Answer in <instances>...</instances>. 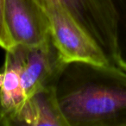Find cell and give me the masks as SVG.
Segmentation results:
<instances>
[{"label": "cell", "instance_id": "7a4b0ae2", "mask_svg": "<svg viewBox=\"0 0 126 126\" xmlns=\"http://www.w3.org/2000/svg\"><path fill=\"white\" fill-rule=\"evenodd\" d=\"M66 64L51 36L38 45L16 44L5 50L0 67V126L29 97L55 86Z\"/></svg>", "mask_w": 126, "mask_h": 126}, {"label": "cell", "instance_id": "3957f363", "mask_svg": "<svg viewBox=\"0 0 126 126\" xmlns=\"http://www.w3.org/2000/svg\"><path fill=\"white\" fill-rule=\"evenodd\" d=\"M39 2L47 15L53 42L65 62L110 64L97 42L59 0H39Z\"/></svg>", "mask_w": 126, "mask_h": 126}, {"label": "cell", "instance_id": "52a82bcc", "mask_svg": "<svg viewBox=\"0 0 126 126\" xmlns=\"http://www.w3.org/2000/svg\"><path fill=\"white\" fill-rule=\"evenodd\" d=\"M118 14L119 42L122 57L126 61V0H114Z\"/></svg>", "mask_w": 126, "mask_h": 126}, {"label": "cell", "instance_id": "9c48e42d", "mask_svg": "<svg viewBox=\"0 0 126 126\" xmlns=\"http://www.w3.org/2000/svg\"><path fill=\"white\" fill-rule=\"evenodd\" d=\"M0 124H1V112H0Z\"/></svg>", "mask_w": 126, "mask_h": 126}, {"label": "cell", "instance_id": "277c9868", "mask_svg": "<svg viewBox=\"0 0 126 126\" xmlns=\"http://www.w3.org/2000/svg\"><path fill=\"white\" fill-rule=\"evenodd\" d=\"M97 42L110 64L124 61L119 42L118 14L114 0H59Z\"/></svg>", "mask_w": 126, "mask_h": 126}, {"label": "cell", "instance_id": "6da1fadb", "mask_svg": "<svg viewBox=\"0 0 126 126\" xmlns=\"http://www.w3.org/2000/svg\"><path fill=\"white\" fill-rule=\"evenodd\" d=\"M67 126H126V61L67 63L55 86Z\"/></svg>", "mask_w": 126, "mask_h": 126}, {"label": "cell", "instance_id": "ba28073f", "mask_svg": "<svg viewBox=\"0 0 126 126\" xmlns=\"http://www.w3.org/2000/svg\"><path fill=\"white\" fill-rule=\"evenodd\" d=\"M4 0H0V47L7 50L13 46L4 22Z\"/></svg>", "mask_w": 126, "mask_h": 126}, {"label": "cell", "instance_id": "5b68a950", "mask_svg": "<svg viewBox=\"0 0 126 126\" xmlns=\"http://www.w3.org/2000/svg\"><path fill=\"white\" fill-rule=\"evenodd\" d=\"M4 13L13 45H38L51 36L48 20L39 0H4Z\"/></svg>", "mask_w": 126, "mask_h": 126}, {"label": "cell", "instance_id": "8992f818", "mask_svg": "<svg viewBox=\"0 0 126 126\" xmlns=\"http://www.w3.org/2000/svg\"><path fill=\"white\" fill-rule=\"evenodd\" d=\"M67 126L56 95L55 86L41 89L29 97L6 120L4 126Z\"/></svg>", "mask_w": 126, "mask_h": 126}]
</instances>
